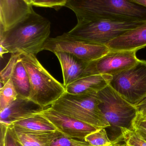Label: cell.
Here are the masks:
<instances>
[{"label": "cell", "mask_w": 146, "mask_h": 146, "mask_svg": "<svg viewBox=\"0 0 146 146\" xmlns=\"http://www.w3.org/2000/svg\"><path fill=\"white\" fill-rule=\"evenodd\" d=\"M1 124V133H0V146H5V136L9 125L3 123Z\"/></svg>", "instance_id": "obj_27"}, {"label": "cell", "mask_w": 146, "mask_h": 146, "mask_svg": "<svg viewBox=\"0 0 146 146\" xmlns=\"http://www.w3.org/2000/svg\"><path fill=\"white\" fill-rule=\"evenodd\" d=\"M0 56H1V58H3V56L4 54H7V53H9V51L5 47L3 46L2 45L0 44Z\"/></svg>", "instance_id": "obj_30"}, {"label": "cell", "mask_w": 146, "mask_h": 146, "mask_svg": "<svg viewBox=\"0 0 146 146\" xmlns=\"http://www.w3.org/2000/svg\"><path fill=\"white\" fill-rule=\"evenodd\" d=\"M111 50H135L146 47V21L108 43Z\"/></svg>", "instance_id": "obj_14"}, {"label": "cell", "mask_w": 146, "mask_h": 146, "mask_svg": "<svg viewBox=\"0 0 146 146\" xmlns=\"http://www.w3.org/2000/svg\"><path fill=\"white\" fill-rule=\"evenodd\" d=\"M85 141L92 146H109L112 141L108 137L105 128H101L86 136Z\"/></svg>", "instance_id": "obj_20"}, {"label": "cell", "mask_w": 146, "mask_h": 146, "mask_svg": "<svg viewBox=\"0 0 146 146\" xmlns=\"http://www.w3.org/2000/svg\"><path fill=\"white\" fill-rule=\"evenodd\" d=\"M51 146H92L85 141L63 135L51 143Z\"/></svg>", "instance_id": "obj_24"}, {"label": "cell", "mask_w": 146, "mask_h": 146, "mask_svg": "<svg viewBox=\"0 0 146 146\" xmlns=\"http://www.w3.org/2000/svg\"><path fill=\"white\" fill-rule=\"evenodd\" d=\"M21 58L30 78L29 99L44 109L51 106L66 92L65 87L44 68L36 56L21 54Z\"/></svg>", "instance_id": "obj_3"}, {"label": "cell", "mask_w": 146, "mask_h": 146, "mask_svg": "<svg viewBox=\"0 0 146 146\" xmlns=\"http://www.w3.org/2000/svg\"><path fill=\"white\" fill-rule=\"evenodd\" d=\"M12 126L23 146H51L55 140L64 135L57 130L50 132H32Z\"/></svg>", "instance_id": "obj_16"}, {"label": "cell", "mask_w": 146, "mask_h": 146, "mask_svg": "<svg viewBox=\"0 0 146 146\" xmlns=\"http://www.w3.org/2000/svg\"><path fill=\"white\" fill-rule=\"evenodd\" d=\"M58 58L63 76L65 87L74 82L85 76L93 75L91 62L81 60L69 53H54Z\"/></svg>", "instance_id": "obj_11"}, {"label": "cell", "mask_w": 146, "mask_h": 146, "mask_svg": "<svg viewBox=\"0 0 146 146\" xmlns=\"http://www.w3.org/2000/svg\"><path fill=\"white\" fill-rule=\"evenodd\" d=\"M44 110L30 99L18 96L14 101L0 111V123L10 125L17 121L39 114Z\"/></svg>", "instance_id": "obj_12"}, {"label": "cell", "mask_w": 146, "mask_h": 146, "mask_svg": "<svg viewBox=\"0 0 146 146\" xmlns=\"http://www.w3.org/2000/svg\"><path fill=\"white\" fill-rule=\"evenodd\" d=\"M109 85L123 98L135 106L146 98V61L113 76Z\"/></svg>", "instance_id": "obj_6"}, {"label": "cell", "mask_w": 146, "mask_h": 146, "mask_svg": "<svg viewBox=\"0 0 146 146\" xmlns=\"http://www.w3.org/2000/svg\"><path fill=\"white\" fill-rule=\"evenodd\" d=\"M68 0H33V6L42 7L59 8L65 7Z\"/></svg>", "instance_id": "obj_25"}, {"label": "cell", "mask_w": 146, "mask_h": 146, "mask_svg": "<svg viewBox=\"0 0 146 146\" xmlns=\"http://www.w3.org/2000/svg\"><path fill=\"white\" fill-rule=\"evenodd\" d=\"M18 97L29 98L31 93L30 78L21 60L18 62L11 78Z\"/></svg>", "instance_id": "obj_18"}, {"label": "cell", "mask_w": 146, "mask_h": 146, "mask_svg": "<svg viewBox=\"0 0 146 146\" xmlns=\"http://www.w3.org/2000/svg\"><path fill=\"white\" fill-rule=\"evenodd\" d=\"M10 125L32 132H50L57 130L48 119L40 114L17 121Z\"/></svg>", "instance_id": "obj_17"}, {"label": "cell", "mask_w": 146, "mask_h": 146, "mask_svg": "<svg viewBox=\"0 0 146 146\" xmlns=\"http://www.w3.org/2000/svg\"><path fill=\"white\" fill-rule=\"evenodd\" d=\"M21 54L19 53L11 54V57L8 62L0 73L1 84L4 85L11 79L15 66L18 62L21 60Z\"/></svg>", "instance_id": "obj_22"}, {"label": "cell", "mask_w": 146, "mask_h": 146, "mask_svg": "<svg viewBox=\"0 0 146 146\" xmlns=\"http://www.w3.org/2000/svg\"><path fill=\"white\" fill-rule=\"evenodd\" d=\"M135 50H111L91 62L93 74L113 76L129 68L139 60Z\"/></svg>", "instance_id": "obj_9"}, {"label": "cell", "mask_w": 146, "mask_h": 146, "mask_svg": "<svg viewBox=\"0 0 146 146\" xmlns=\"http://www.w3.org/2000/svg\"><path fill=\"white\" fill-rule=\"evenodd\" d=\"M134 106L137 109V111L146 112V98L140 103Z\"/></svg>", "instance_id": "obj_28"}, {"label": "cell", "mask_w": 146, "mask_h": 146, "mask_svg": "<svg viewBox=\"0 0 146 146\" xmlns=\"http://www.w3.org/2000/svg\"><path fill=\"white\" fill-rule=\"evenodd\" d=\"M32 9L25 0H0V29L9 30Z\"/></svg>", "instance_id": "obj_13"}, {"label": "cell", "mask_w": 146, "mask_h": 146, "mask_svg": "<svg viewBox=\"0 0 146 146\" xmlns=\"http://www.w3.org/2000/svg\"><path fill=\"white\" fill-rule=\"evenodd\" d=\"M18 94L11 79L1 88L0 111L7 108L18 98Z\"/></svg>", "instance_id": "obj_19"}, {"label": "cell", "mask_w": 146, "mask_h": 146, "mask_svg": "<svg viewBox=\"0 0 146 146\" xmlns=\"http://www.w3.org/2000/svg\"><path fill=\"white\" fill-rule=\"evenodd\" d=\"M130 1L146 8V0H129Z\"/></svg>", "instance_id": "obj_29"}, {"label": "cell", "mask_w": 146, "mask_h": 146, "mask_svg": "<svg viewBox=\"0 0 146 146\" xmlns=\"http://www.w3.org/2000/svg\"><path fill=\"white\" fill-rule=\"evenodd\" d=\"M145 21L108 19L78 21L77 25L67 33L88 42L106 45Z\"/></svg>", "instance_id": "obj_5"}, {"label": "cell", "mask_w": 146, "mask_h": 146, "mask_svg": "<svg viewBox=\"0 0 146 146\" xmlns=\"http://www.w3.org/2000/svg\"><path fill=\"white\" fill-rule=\"evenodd\" d=\"M5 146H23L19 140L13 127L9 125L5 136Z\"/></svg>", "instance_id": "obj_26"}, {"label": "cell", "mask_w": 146, "mask_h": 146, "mask_svg": "<svg viewBox=\"0 0 146 146\" xmlns=\"http://www.w3.org/2000/svg\"><path fill=\"white\" fill-rule=\"evenodd\" d=\"M109 146H127L126 144L125 145H118L115 143V142H112V143Z\"/></svg>", "instance_id": "obj_31"}, {"label": "cell", "mask_w": 146, "mask_h": 146, "mask_svg": "<svg viewBox=\"0 0 146 146\" xmlns=\"http://www.w3.org/2000/svg\"><path fill=\"white\" fill-rule=\"evenodd\" d=\"M44 50L54 54L57 52L69 53L87 61L97 60L110 51L106 45L88 42L71 36L67 33L49 38L45 44Z\"/></svg>", "instance_id": "obj_8"}, {"label": "cell", "mask_w": 146, "mask_h": 146, "mask_svg": "<svg viewBox=\"0 0 146 146\" xmlns=\"http://www.w3.org/2000/svg\"><path fill=\"white\" fill-rule=\"evenodd\" d=\"M121 137L127 146H146V141L138 133L126 127H120Z\"/></svg>", "instance_id": "obj_21"}, {"label": "cell", "mask_w": 146, "mask_h": 146, "mask_svg": "<svg viewBox=\"0 0 146 146\" xmlns=\"http://www.w3.org/2000/svg\"><path fill=\"white\" fill-rule=\"evenodd\" d=\"M130 128L146 141V112L137 111L136 116L131 122Z\"/></svg>", "instance_id": "obj_23"}, {"label": "cell", "mask_w": 146, "mask_h": 146, "mask_svg": "<svg viewBox=\"0 0 146 146\" xmlns=\"http://www.w3.org/2000/svg\"><path fill=\"white\" fill-rule=\"evenodd\" d=\"M99 107L108 122L113 127L131 125L137 110L134 106L123 98L109 85L98 92Z\"/></svg>", "instance_id": "obj_7"}, {"label": "cell", "mask_w": 146, "mask_h": 146, "mask_svg": "<svg viewBox=\"0 0 146 146\" xmlns=\"http://www.w3.org/2000/svg\"><path fill=\"white\" fill-rule=\"evenodd\" d=\"M98 93L73 94L65 92L50 107L60 113L95 127L111 126L99 107Z\"/></svg>", "instance_id": "obj_4"}, {"label": "cell", "mask_w": 146, "mask_h": 146, "mask_svg": "<svg viewBox=\"0 0 146 146\" xmlns=\"http://www.w3.org/2000/svg\"><path fill=\"white\" fill-rule=\"evenodd\" d=\"M51 33V23L33 9L21 20L7 31L0 29V44L9 53L36 56L44 50Z\"/></svg>", "instance_id": "obj_1"}, {"label": "cell", "mask_w": 146, "mask_h": 146, "mask_svg": "<svg viewBox=\"0 0 146 146\" xmlns=\"http://www.w3.org/2000/svg\"><path fill=\"white\" fill-rule=\"evenodd\" d=\"M29 4L32 5L33 0H25ZM33 6V5H32Z\"/></svg>", "instance_id": "obj_32"}, {"label": "cell", "mask_w": 146, "mask_h": 146, "mask_svg": "<svg viewBox=\"0 0 146 146\" xmlns=\"http://www.w3.org/2000/svg\"><path fill=\"white\" fill-rule=\"evenodd\" d=\"M40 114L48 119L64 136L69 138L85 141L87 135L101 128L60 113L50 107L44 109Z\"/></svg>", "instance_id": "obj_10"}, {"label": "cell", "mask_w": 146, "mask_h": 146, "mask_svg": "<svg viewBox=\"0 0 146 146\" xmlns=\"http://www.w3.org/2000/svg\"><path fill=\"white\" fill-rule=\"evenodd\" d=\"M65 7L75 13L78 21H146V8L129 0H68Z\"/></svg>", "instance_id": "obj_2"}, {"label": "cell", "mask_w": 146, "mask_h": 146, "mask_svg": "<svg viewBox=\"0 0 146 146\" xmlns=\"http://www.w3.org/2000/svg\"><path fill=\"white\" fill-rule=\"evenodd\" d=\"M112 76L94 74L81 78L65 87L67 92L79 94L98 93L109 85Z\"/></svg>", "instance_id": "obj_15"}]
</instances>
